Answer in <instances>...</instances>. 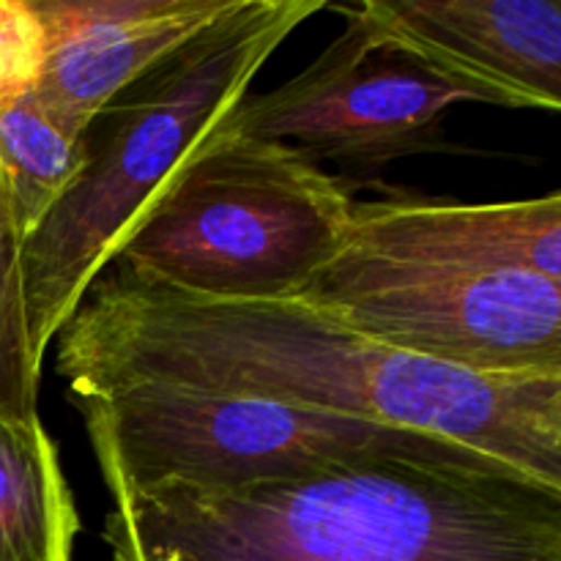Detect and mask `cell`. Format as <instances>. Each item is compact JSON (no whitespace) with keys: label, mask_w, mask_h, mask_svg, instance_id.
<instances>
[{"label":"cell","mask_w":561,"mask_h":561,"mask_svg":"<svg viewBox=\"0 0 561 561\" xmlns=\"http://www.w3.org/2000/svg\"><path fill=\"white\" fill-rule=\"evenodd\" d=\"M55 340L69 398L159 383L274 400L436 433L561 485V378L455 370L305 299H211L110 261Z\"/></svg>","instance_id":"1"},{"label":"cell","mask_w":561,"mask_h":561,"mask_svg":"<svg viewBox=\"0 0 561 561\" xmlns=\"http://www.w3.org/2000/svg\"><path fill=\"white\" fill-rule=\"evenodd\" d=\"M107 493L113 561H561V485L477 449Z\"/></svg>","instance_id":"2"},{"label":"cell","mask_w":561,"mask_h":561,"mask_svg":"<svg viewBox=\"0 0 561 561\" xmlns=\"http://www.w3.org/2000/svg\"><path fill=\"white\" fill-rule=\"evenodd\" d=\"M323 9V0H236L88 121L75 181L20 244L38 362L157 192L250 93L279 44Z\"/></svg>","instance_id":"3"},{"label":"cell","mask_w":561,"mask_h":561,"mask_svg":"<svg viewBox=\"0 0 561 561\" xmlns=\"http://www.w3.org/2000/svg\"><path fill=\"white\" fill-rule=\"evenodd\" d=\"M351 208L343 181L299 148L219 124L110 261L211 299H299L345 247Z\"/></svg>","instance_id":"4"},{"label":"cell","mask_w":561,"mask_h":561,"mask_svg":"<svg viewBox=\"0 0 561 561\" xmlns=\"http://www.w3.org/2000/svg\"><path fill=\"white\" fill-rule=\"evenodd\" d=\"M71 403L85 422L107 491L239 488L305 477L370 455L474 449L389 422L159 383L82 394Z\"/></svg>","instance_id":"5"},{"label":"cell","mask_w":561,"mask_h":561,"mask_svg":"<svg viewBox=\"0 0 561 561\" xmlns=\"http://www.w3.org/2000/svg\"><path fill=\"white\" fill-rule=\"evenodd\" d=\"M345 31L288 82L247 93L222 124L230 131L299 148L312 162L378 170L444 148L442 121L455 104L504 107L482 82L422 55L373 11L340 5Z\"/></svg>","instance_id":"6"},{"label":"cell","mask_w":561,"mask_h":561,"mask_svg":"<svg viewBox=\"0 0 561 561\" xmlns=\"http://www.w3.org/2000/svg\"><path fill=\"white\" fill-rule=\"evenodd\" d=\"M354 332L485 378H561V283L340 250L299 296Z\"/></svg>","instance_id":"7"},{"label":"cell","mask_w":561,"mask_h":561,"mask_svg":"<svg viewBox=\"0 0 561 561\" xmlns=\"http://www.w3.org/2000/svg\"><path fill=\"white\" fill-rule=\"evenodd\" d=\"M44 33L36 91L71 124L88 121L236 0H31Z\"/></svg>","instance_id":"8"},{"label":"cell","mask_w":561,"mask_h":561,"mask_svg":"<svg viewBox=\"0 0 561 561\" xmlns=\"http://www.w3.org/2000/svg\"><path fill=\"white\" fill-rule=\"evenodd\" d=\"M345 250L409 266L537 272L561 283V192L507 203H354Z\"/></svg>","instance_id":"9"},{"label":"cell","mask_w":561,"mask_h":561,"mask_svg":"<svg viewBox=\"0 0 561 561\" xmlns=\"http://www.w3.org/2000/svg\"><path fill=\"white\" fill-rule=\"evenodd\" d=\"M422 55L482 82L510 110L561 107L559 0H370Z\"/></svg>","instance_id":"10"},{"label":"cell","mask_w":561,"mask_h":561,"mask_svg":"<svg viewBox=\"0 0 561 561\" xmlns=\"http://www.w3.org/2000/svg\"><path fill=\"white\" fill-rule=\"evenodd\" d=\"M80 513L42 416L0 411V561H71Z\"/></svg>","instance_id":"11"},{"label":"cell","mask_w":561,"mask_h":561,"mask_svg":"<svg viewBox=\"0 0 561 561\" xmlns=\"http://www.w3.org/2000/svg\"><path fill=\"white\" fill-rule=\"evenodd\" d=\"M82 164V126L36 85L0 99V195L22 241L38 228Z\"/></svg>","instance_id":"12"},{"label":"cell","mask_w":561,"mask_h":561,"mask_svg":"<svg viewBox=\"0 0 561 561\" xmlns=\"http://www.w3.org/2000/svg\"><path fill=\"white\" fill-rule=\"evenodd\" d=\"M42 362L27 334L20 283V239L0 195V411L20 420L38 416Z\"/></svg>","instance_id":"13"},{"label":"cell","mask_w":561,"mask_h":561,"mask_svg":"<svg viewBox=\"0 0 561 561\" xmlns=\"http://www.w3.org/2000/svg\"><path fill=\"white\" fill-rule=\"evenodd\" d=\"M44 58V33L31 0H0V99L33 88Z\"/></svg>","instance_id":"14"}]
</instances>
